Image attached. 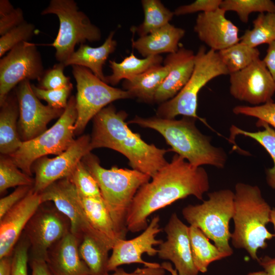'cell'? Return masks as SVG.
Wrapping results in <instances>:
<instances>
[{
	"instance_id": "cell-1",
	"label": "cell",
	"mask_w": 275,
	"mask_h": 275,
	"mask_svg": "<svg viewBox=\"0 0 275 275\" xmlns=\"http://www.w3.org/2000/svg\"><path fill=\"white\" fill-rule=\"evenodd\" d=\"M151 179L139 188L132 202L126 219L128 231L144 230L151 214L177 200L194 196L203 201L209 189L206 170L177 154Z\"/></svg>"
},
{
	"instance_id": "cell-2",
	"label": "cell",
	"mask_w": 275,
	"mask_h": 275,
	"mask_svg": "<svg viewBox=\"0 0 275 275\" xmlns=\"http://www.w3.org/2000/svg\"><path fill=\"white\" fill-rule=\"evenodd\" d=\"M127 116L125 111H117L112 104L101 110L93 118L91 146L93 150L107 148L121 153L132 169L152 178L168 163L165 155L170 150L142 140L128 126Z\"/></svg>"
},
{
	"instance_id": "cell-3",
	"label": "cell",
	"mask_w": 275,
	"mask_h": 275,
	"mask_svg": "<svg viewBox=\"0 0 275 275\" xmlns=\"http://www.w3.org/2000/svg\"><path fill=\"white\" fill-rule=\"evenodd\" d=\"M196 119L186 116L177 120L137 116L127 122L156 130L171 147L170 151L175 152L195 167L208 164L224 168L227 159L225 151L213 146L211 138L201 132L196 125Z\"/></svg>"
},
{
	"instance_id": "cell-4",
	"label": "cell",
	"mask_w": 275,
	"mask_h": 275,
	"mask_svg": "<svg viewBox=\"0 0 275 275\" xmlns=\"http://www.w3.org/2000/svg\"><path fill=\"white\" fill-rule=\"evenodd\" d=\"M96 181L112 218L118 239H125L126 219L132 202L139 188L151 177L138 170L113 167L106 169L91 152L81 160Z\"/></svg>"
},
{
	"instance_id": "cell-5",
	"label": "cell",
	"mask_w": 275,
	"mask_h": 275,
	"mask_svg": "<svg viewBox=\"0 0 275 275\" xmlns=\"http://www.w3.org/2000/svg\"><path fill=\"white\" fill-rule=\"evenodd\" d=\"M271 210L258 186L242 182L235 185L232 243L235 248L244 249L257 261L258 250L266 249V241L274 237L266 227L270 223Z\"/></svg>"
},
{
	"instance_id": "cell-6",
	"label": "cell",
	"mask_w": 275,
	"mask_h": 275,
	"mask_svg": "<svg viewBox=\"0 0 275 275\" xmlns=\"http://www.w3.org/2000/svg\"><path fill=\"white\" fill-rule=\"evenodd\" d=\"M208 199L184 207L182 214L190 225L199 228L227 257L233 254L229 244V223L234 211V193L225 189L208 194Z\"/></svg>"
},
{
	"instance_id": "cell-7",
	"label": "cell",
	"mask_w": 275,
	"mask_h": 275,
	"mask_svg": "<svg viewBox=\"0 0 275 275\" xmlns=\"http://www.w3.org/2000/svg\"><path fill=\"white\" fill-rule=\"evenodd\" d=\"M227 74L229 73L218 52L206 51L204 46H201L195 54L194 68L187 82L174 97L159 105L156 116L174 119L182 115L199 119L208 125L205 120L197 114L199 93L214 78Z\"/></svg>"
},
{
	"instance_id": "cell-8",
	"label": "cell",
	"mask_w": 275,
	"mask_h": 275,
	"mask_svg": "<svg viewBox=\"0 0 275 275\" xmlns=\"http://www.w3.org/2000/svg\"><path fill=\"white\" fill-rule=\"evenodd\" d=\"M77 117L75 96H71L63 113L52 127L36 138L23 142L9 157L23 172L32 176V166L37 159L50 154L58 155L74 142Z\"/></svg>"
},
{
	"instance_id": "cell-9",
	"label": "cell",
	"mask_w": 275,
	"mask_h": 275,
	"mask_svg": "<svg viewBox=\"0 0 275 275\" xmlns=\"http://www.w3.org/2000/svg\"><path fill=\"white\" fill-rule=\"evenodd\" d=\"M49 14L57 15L59 20L57 36L48 44L55 48V57L59 63H64L71 56L77 44L101 39L100 29L79 10L73 0H51L41 12L43 15Z\"/></svg>"
},
{
	"instance_id": "cell-10",
	"label": "cell",
	"mask_w": 275,
	"mask_h": 275,
	"mask_svg": "<svg viewBox=\"0 0 275 275\" xmlns=\"http://www.w3.org/2000/svg\"><path fill=\"white\" fill-rule=\"evenodd\" d=\"M72 69L77 88L75 135L81 134L89 122L112 102L133 98L127 91L109 86L85 67L74 65Z\"/></svg>"
},
{
	"instance_id": "cell-11",
	"label": "cell",
	"mask_w": 275,
	"mask_h": 275,
	"mask_svg": "<svg viewBox=\"0 0 275 275\" xmlns=\"http://www.w3.org/2000/svg\"><path fill=\"white\" fill-rule=\"evenodd\" d=\"M69 232L68 218L54 205L41 204L23 232L30 244L29 261H45L49 249Z\"/></svg>"
},
{
	"instance_id": "cell-12",
	"label": "cell",
	"mask_w": 275,
	"mask_h": 275,
	"mask_svg": "<svg viewBox=\"0 0 275 275\" xmlns=\"http://www.w3.org/2000/svg\"><path fill=\"white\" fill-rule=\"evenodd\" d=\"M36 45L22 42L0 60V105L10 91L24 80L40 79L44 73Z\"/></svg>"
},
{
	"instance_id": "cell-13",
	"label": "cell",
	"mask_w": 275,
	"mask_h": 275,
	"mask_svg": "<svg viewBox=\"0 0 275 275\" xmlns=\"http://www.w3.org/2000/svg\"><path fill=\"white\" fill-rule=\"evenodd\" d=\"M42 203L51 202L69 220L70 232L80 241L91 235L102 239L112 248L114 244L95 230L89 222L84 210L80 195L69 178L57 181L40 194Z\"/></svg>"
},
{
	"instance_id": "cell-14",
	"label": "cell",
	"mask_w": 275,
	"mask_h": 275,
	"mask_svg": "<svg viewBox=\"0 0 275 275\" xmlns=\"http://www.w3.org/2000/svg\"><path fill=\"white\" fill-rule=\"evenodd\" d=\"M92 150L91 136L82 135L56 157L44 156L37 159L32 168L35 174L33 190L40 194L53 182L69 177L77 164Z\"/></svg>"
},
{
	"instance_id": "cell-15",
	"label": "cell",
	"mask_w": 275,
	"mask_h": 275,
	"mask_svg": "<svg viewBox=\"0 0 275 275\" xmlns=\"http://www.w3.org/2000/svg\"><path fill=\"white\" fill-rule=\"evenodd\" d=\"M15 92L19 108L18 130L22 142L42 134L50 121L60 118L64 111L43 104L34 94L29 80L19 83Z\"/></svg>"
},
{
	"instance_id": "cell-16",
	"label": "cell",
	"mask_w": 275,
	"mask_h": 275,
	"mask_svg": "<svg viewBox=\"0 0 275 275\" xmlns=\"http://www.w3.org/2000/svg\"><path fill=\"white\" fill-rule=\"evenodd\" d=\"M230 75V93L235 99L254 106L273 101L275 81L260 58Z\"/></svg>"
},
{
	"instance_id": "cell-17",
	"label": "cell",
	"mask_w": 275,
	"mask_h": 275,
	"mask_svg": "<svg viewBox=\"0 0 275 275\" xmlns=\"http://www.w3.org/2000/svg\"><path fill=\"white\" fill-rule=\"evenodd\" d=\"M159 216L152 217L143 232L138 236L129 240L118 239L112 248L109 258L107 270L114 271L120 265L131 263H141L146 267H158L160 264L149 262L142 258L143 254L154 256L158 250L154 246L160 244L163 240L157 239L156 236L162 231L159 227Z\"/></svg>"
},
{
	"instance_id": "cell-18",
	"label": "cell",
	"mask_w": 275,
	"mask_h": 275,
	"mask_svg": "<svg viewBox=\"0 0 275 275\" xmlns=\"http://www.w3.org/2000/svg\"><path fill=\"white\" fill-rule=\"evenodd\" d=\"M188 229L176 213H173L164 228L167 240L158 249V257L171 261L179 275H198L199 272L193 259Z\"/></svg>"
},
{
	"instance_id": "cell-19",
	"label": "cell",
	"mask_w": 275,
	"mask_h": 275,
	"mask_svg": "<svg viewBox=\"0 0 275 275\" xmlns=\"http://www.w3.org/2000/svg\"><path fill=\"white\" fill-rule=\"evenodd\" d=\"M42 204L33 187L26 196L0 218V258L12 255L24 229Z\"/></svg>"
},
{
	"instance_id": "cell-20",
	"label": "cell",
	"mask_w": 275,
	"mask_h": 275,
	"mask_svg": "<svg viewBox=\"0 0 275 275\" xmlns=\"http://www.w3.org/2000/svg\"><path fill=\"white\" fill-rule=\"evenodd\" d=\"M221 8L200 13L196 18L194 31L199 39L210 49L219 51L240 42L238 28L225 16Z\"/></svg>"
},
{
	"instance_id": "cell-21",
	"label": "cell",
	"mask_w": 275,
	"mask_h": 275,
	"mask_svg": "<svg viewBox=\"0 0 275 275\" xmlns=\"http://www.w3.org/2000/svg\"><path fill=\"white\" fill-rule=\"evenodd\" d=\"M195 58L193 50L183 46L166 57L164 64L168 66L169 71L155 94L154 102L160 104L167 101L181 90L192 74Z\"/></svg>"
},
{
	"instance_id": "cell-22",
	"label": "cell",
	"mask_w": 275,
	"mask_h": 275,
	"mask_svg": "<svg viewBox=\"0 0 275 275\" xmlns=\"http://www.w3.org/2000/svg\"><path fill=\"white\" fill-rule=\"evenodd\" d=\"M80 243L69 232L49 249L45 262L54 275H91L89 268L80 256Z\"/></svg>"
},
{
	"instance_id": "cell-23",
	"label": "cell",
	"mask_w": 275,
	"mask_h": 275,
	"mask_svg": "<svg viewBox=\"0 0 275 275\" xmlns=\"http://www.w3.org/2000/svg\"><path fill=\"white\" fill-rule=\"evenodd\" d=\"M185 33L184 29L169 23L136 41L132 40V45L144 58L162 53H172L179 49V41Z\"/></svg>"
},
{
	"instance_id": "cell-24",
	"label": "cell",
	"mask_w": 275,
	"mask_h": 275,
	"mask_svg": "<svg viewBox=\"0 0 275 275\" xmlns=\"http://www.w3.org/2000/svg\"><path fill=\"white\" fill-rule=\"evenodd\" d=\"M114 35L115 31H111L103 43L98 47L81 44L78 49L63 64L65 67L75 65L85 67L105 82L102 68L109 54L116 48Z\"/></svg>"
},
{
	"instance_id": "cell-25",
	"label": "cell",
	"mask_w": 275,
	"mask_h": 275,
	"mask_svg": "<svg viewBox=\"0 0 275 275\" xmlns=\"http://www.w3.org/2000/svg\"><path fill=\"white\" fill-rule=\"evenodd\" d=\"M0 106V152L9 156L16 152L23 143L18 130L19 108L15 92L10 93Z\"/></svg>"
},
{
	"instance_id": "cell-26",
	"label": "cell",
	"mask_w": 275,
	"mask_h": 275,
	"mask_svg": "<svg viewBox=\"0 0 275 275\" xmlns=\"http://www.w3.org/2000/svg\"><path fill=\"white\" fill-rule=\"evenodd\" d=\"M169 71L168 65L156 66L146 71L125 79L123 90L128 92L132 98L140 101L154 103L155 94Z\"/></svg>"
},
{
	"instance_id": "cell-27",
	"label": "cell",
	"mask_w": 275,
	"mask_h": 275,
	"mask_svg": "<svg viewBox=\"0 0 275 275\" xmlns=\"http://www.w3.org/2000/svg\"><path fill=\"white\" fill-rule=\"evenodd\" d=\"M163 61L160 55L151 56L144 59L136 58L133 52L118 63L109 61V66L112 74L105 76V82L115 86L122 79H127L140 74L147 70L161 65Z\"/></svg>"
},
{
	"instance_id": "cell-28",
	"label": "cell",
	"mask_w": 275,
	"mask_h": 275,
	"mask_svg": "<svg viewBox=\"0 0 275 275\" xmlns=\"http://www.w3.org/2000/svg\"><path fill=\"white\" fill-rule=\"evenodd\" d=\"M112 247L95 236L87 235L79 244V254L89 268L91 275H105L108 273V252Z\"/></svg>"
},
{
	"instance_id": "cell-29",
	"label": "cell",
	"mask_w": 275,
	"mask_h": 275,
	"mask_svg": "<svg viewBox=\"0 0 275 275\" xmlns=\"http://www.w3.org/2000/svg\"><path fill=\"white\" fill-rule=\"evenodd\" d=\"M188 233L193 261L199 272H206L211 263L227 257L199 228L190 225Z\"/></svg>"
},
{
	"instance_id": "cell-30",
	"label": "cell",
	"mask_w": 275,
	"mask_h": 275,
	"mask_svg": "<svg viewBox=\"0 0 275 275\" xmlns=\"http://www.w3.org/2000/svg\"><path fill=\"white\" fill-rule=\"evenodd\" d=\"M80 198L87 217L92 226L115 244L118 239L112 218L102 198L81 196Z\"/></svg>"
},
{
	"instance_id": "cell-31",
	"label": "cell",
	"mask_w": 275,
	"mask_h": 275,
	"mask_svg": "<svg viewBox=\"0 0 275 275\" xmlns=\"http://www.w3.org/2000/svg\"><path fill=\"white\" fill-rule=\"evenodd\" d=\"M144 18L138 26H133L131 31L141 37L151 33L169 23L174 15V12L166 8L159 0H142L141 1Z\"/></svg>"
},
{
	"instance_id": "cell-32",
	"label": "cell",
	"mask_w": 275,
	"mask_h": 275,
	"mask_svg": "<svg viewBox=\"0 0 275 275\" xmlns=\"http://www.w3.org/2000/svg\"><path fill=\"white\" fill-rule=\"evenodd\" d=\"M256 124L257 127H262L264 129L251 132L233 125L230 128V137L232 139L240 134L250 138L259 143L266 150L273 162V166L266 171V181L268 185L275 189V130L267 123L258 120Z\"/></svg>"
},
{
	"instance_id": "cell-33",
	"label": "cell",
	"mask_w": 275,
	"mask_h": 275,
	"mask_svg": "<svg viewBox=\"0 0 275 275\" xmlns=\"http://www.w3.org/2000/svg\"><path fill=\"white\" fill-rule=\"evenodd\" d=\"M229 74L240 71L259 59L260 51L240 41L217 51Z\"/></svg>"
},
{
	"instance_id": "cell-34",
	"label": "cell",
	"mask_w": 275,
	"mask_h": 275,
	"mask_svg": "<svg viewBox=\"0 0 275 275\" xmlns=\"http://www.w3.org/2000/svg\"><path fill=\"white\" fill-rule=\"evenodd\" d=\"M253 24V29L246 30L240 37L241 42L257 47L275 40V12L260 13Z\"/></svg>"
},
{
	"instance_id": "cell-35",
	"label": "cell",
	"mask_w": 275,
	"mask_h": 275,
	"mask_svg": "<svg viewBox=\"0 0 275 275\" xmlns=\"http://www.w3.org/2000/svg\"><path fill=\"white\" fill-rule=\"evenodd\" d=\"M220 8L226 12H235L240 21L246 23L252 13L275 12V4L270 0H224Z\"/></svg>"
},
{
	"instance_id": "cell-36",
	"label": "cell",
	"mask_w": 275,
	"mask_h": 275,
	"mask_svg": "<svg viewBox=\"0 0 275 275\" xmlns=\"http://www.w3.org/2000/svg\"><path fill=\"white\" fill-rule=\"evenodd\" d=\"M34 179L21 172L8 155L0 158V193L15 186H33Z\"/></svg>"
},
{
	"instance_id": "cell-37",
	"label": "cell",
	"mask_w": 275,
	"mask_h": 275,
	"mask_svg": "<svg viewBox=\"0 0 275 275\" xmlns=\"http://www.w3.org/2000/svg\"><path fill=\"white\" fill-rule=\"evenodd\" d=\"M69 178L80 196L86 198H102L98 185L89 171L80 161Z\"/></svg>"
},
{
	"instance_id": "cell-38",
	"label": "cell",
	"mask_w": 275,
	"mask_h": 275,
	"mask_svg": "<svg viewBox=\"0 0 275 275\" xmlns=\"http://www.w3.org/2000/svg\"><path fill=\"white\" fill-rule=\"evenodd\" d=\"M35 26L25 21L2 36L0 38V57L22 42H28L33 36Z\"/></svg>"
},
{
	"instance_id": "cell-39",
	"label": "cell",
	"mask_w": 275,
	"mask_h": 275,
	"mask_svg": "<svg viewBox=\"0 0 275 275\" xmlns=\"http://www.w3.org/2000/svg\"><path fill=\"white\" fill-rule=\"evenodd\" d=\"M232 111L236 115L257 118L258 121L267 123L275 130V103L273 101L256 106L237 105Z\"/></svg>"
},
{
	"instance_id": "cell-40",
	"label": "cell",
	"mask_w": 275,
	"mask_h": 275,
	"mask_svg": "<svg viewBox=\"0 0 275 275\" xmlns=\"http://www.w3.org/2000/svg\"><path fill=\"white\" fill-rule=\"evenodd\" d=\"M32 88L38 99L45 101L49 106L56 109H64L67 106L73 85L71 83L61 89L48 90L32 84Z\"/></svg>"
},
{
	"instance_id": "cell-41",
	"label": "cell",
	"mask_w": 275,
	"mask_h": 275,
	"mask_svg": "<svg viewBox=\"0 0 275 275\" xmlns=\"http://www.w3.org/2000/svg\"><path fill=\"white\" fill-rule=\"evenodd\" d=\"M65 66L62 63L54 65L44 71L38 81V87L44 90H58L64 88L71 82L69 77L66 76L64 70Z\"/></svg>"
},
{
	"instance_id": "cell-42",
	"label": "cell",
	"mask_w": 275,
	"mask_h": 275,
	"mask_svg": "<svg viewBox=\"0 0 275 275\" xmlns=\"http://www.w3.org/2000/svg\"><path fill=\"white\" fill-rule=\"evenodd\" d=\"M24 21L23 11L20 8H14L8 0L0 1L1 36Z\"/></svg>"
},
{
	"instance_id": "cell-43",
	"label": "cell",
	"mask_w": 275,
	"mask_h": 275,
	"mask_svg": "<svg viewBox=\"0 0 275 275\" xmlns=\"http://www.w3.org/2000/svg\"><path fill=\"white\" fill-rule=\"evenodd\" d=\"M30 244L22 233L13 251L12 275H28Z\"/></svg>"
},
{
	"instance_id": "cell-44",
	"label": "cell",
	"mask_w": 275,
	"mask_h": 275,
	"mask_svg": "<svg viewBox=\"0 0 275 275\" xmlns=\"http://www.w3.org/2000/svg\"><path fill=\"white\" fill-rule=\"evenodd\" d=\"M222 0H197L192 3L177 7L174 11L177 16L201 12H208L220 8Z\"/></svg>"
},
{
	"instance_id": "cell-45",
	"label": "cell",
	"mask_w": 275,
	"mask_h": 275,
	"mask_svg": "<svg viewBox=\"0 0 275 275\" xmlns=\"http://www.w3.org/2000/svg\"><path fill=\"white\" fill-rule=\"evenodd\" d=\"M33 186H20L9 195L0 200V218L10 209L24 198L32 189Z\"/></svg>"
},
{
	"instance_id": "cell-46",
	"label": "cell",
	"mask_w": 275,
	"mask_h": 275,
	"mask_svg": "<svg viewBox=\"0 0 275 275\" xmlns=\"http://www.w3.org/2000/svg\"><path fill=\"white\" fill-rule=\"evenodd\" d=\"M166 270L161 266L158 267H150L144 266L143 268L138 267L132 272H127L122 268H117L114 273H108L105 275H164Z\"/></svg>"
},
{
	"instance_id": "cell-47",
	"label": "cell",
	"mask_w": 275,
	"mask_h": 275,
	"mask_svg": "<svg viewBox=\"0 0 275 275\" xmlns=\"http://www.w3.org/2000/svg\"><path fill=\"white\" fill-rule=\"evenodd\" d=\"M262 60L275 81V40L268 44Z\"/></svg>"
},
{
	"instance_id": "cell-48",
	"label": "cell",
	"mask_w": 275,
	"mask_h": 275,
	"mask_svg": "<svg viewBox=\"0 0 275 275\" xmlns=\"http://www.w3.org/2000/svg\"><path fill=\"white\" fill-rule=\"evenodd\" d=\"M32 269V275H54L45 261L33 260L29 261Z\"/></svg>"
},
{
	"instance_id": "cell-49",
	"label": "cell",
	"mask_w": 275,
	"mask_h": 275,
	"mask_svg": "<svg viewBox=\"0 0 275 275\" xmlns=\"http://www.w3.org/2000/svg\"><path fill=\"white\" fill-rule=\"evenodd\" d=\"M13 254L0 258V275H12Z\"/></svg>"
},
{
	"instance_id": "cell-50",
	"label": "cell",
	"mask_w": 275,
	"mask_h": 275,
	"mask_svg": "<svg viewBox=\"0 0 275 275\" xmlns=\"http://www.w3.org/2000/svg\"><path fill=\"white\" fill-rule=\"evenodd\" d=\"M258 262L268 275H275V257L265 256L259 258Z\"/></svg>"
},
{
	"instance_id": "cell-51",
	"label": "cell",
	"mask_w": 275,
	"mask_h": 275,
	"mask_svg": "<svg viewBox=\"0 0 275 275\" xmlns=\"http://www.w3.org/2000/svg\"><path fill=\"white\" fill-rule=\"evenodd\" d=\"M161 267L165 270L168 271L171 275H179L177 270L173 268L172 264L168 262H163L160 264Z\"/></svg>"
},
{
	"instance_id": "cell-52",
	"label": "cell",
	"mask_w": 275,
	"mask_h": 275,
	"mask_svg": "<svg viewBox=\"0 0 275 275\" xmlns=\"http://www.w3.org/2000/svg\"><path fill=\"white\" fill-rule=\"evenodd\" d=\"M270 223H272L274 231V235L275 237V207L272 208L271 212Z\"/></svg>"
},
{
	"instance_id": "cell-53",
	"label": "cell",
	"mask_w": 275,
	"mask_h": 275,
	"mask_svg": "<svg viewBox=\"0 0 275 275\" xmlns=\"http://www.w3.org/2000/svg\"><path fill=\"white\" fill-rule=\"evenodd\" d=\"M248 275H268L265 271H257L251 272Z\"/></svg>"
}]
</instances>
